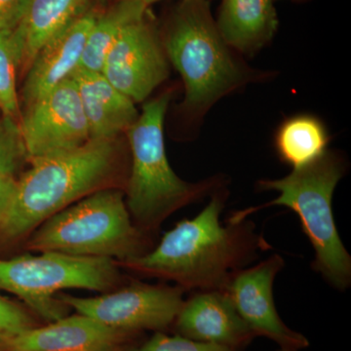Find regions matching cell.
<instances>
[{
  "label": "cell",
  "instance_id": "6da1fadb",
  "mask_svg": "<svg viewBox=\"0 0 351 351\" xmlns=\"http://www.w3.org/2000/svg\"><path fill=\"white\" fill-rule=\"evenodd\" d=\"M226 198L223 189L215 191L200 214L179 221L154 250L126 265L147 276L173 279L182 288L223 290L235 272L255 260L258 250L269 248L250 221L221 223Z\"/></svg>",
  "mask_w": 351,
  "mask_h": 351
},
{
  "label": "cell",
  "instance_id": "7a4b0ae2",
  "mask_svg": "<svg viewBox=\"0 0 351 351\" xmlns=\"http://www.w3.org/2000/svg\"><path fill=\"white\" fill-rule=\"evenodd\" d=\"M162 43L168 61L184 80L182 110L197 121L219 99L262 76L232 54L207 0H182L166 27Z\"/></svg>",
  "mask_w": 351,
  "mask_h": 351
},
{
  "label": "cell",
  "instance_id": "3957f363",
  "mask_svg": "<svg viewBox=\"0 0 351 351\" xmlns=\"http://www.w3.org/2000/svg\"><path fill=\"white\" fill-rule=\"evenodd\" d=\"M117 160L115 140H90L71 151L31 161V168L17 179L0 234L22 239L53 215L104 189Z\"/></svg>",
  "mask_w": 351,
  "mask_h": 351
},
{
  "label": "cell",
  "instance_id": "277c9868",
  "mask_svg": "<svg viewBox=\"0 0 351 351\" xmlns=\"http://www.w3.org/2000/svg\"><path fill=\"white\" fill-rule=\"evenodd\" d=\"M346 171L345 159L327 151L314 162L293 169L276 180H261L262 191H276V199L237 212L228 219L232 223L245 221L254 212L269 206H284L299 216L302 232L313 245V269L326 282L339 291L351 283V257L341 241L332 212V195Z\"/></svg>",
  "mask_w": 351,
  "mask_h": 351
},
{
  "label": "cell",
  "instance_id": "5b68a950",
  "mask_svg": "<svg viewBox=\"0 0 351 351\" xmlns=\"http://www.w3.org/2000/svg\"><path fill=\"white\" fill-rule=\"evenodd\" d=\"M171 98L172 92L167 91L147 101L126 132L132 156L127 208L138 225L147 230L180 208L223 188L221 178L188 182L171 167L164 144V120Z\"/></svg>",
  "mask_w": 351,
  "mask_h": 351
},
{
  "label": "cell",
  "instance_id": "8992f818",
  "mask_svg": "<svg viewBox=\"0 0 351 351\" xmlns=\"http://www.w3.org/2000/svg\"><path fill=\"white\" fill-rule=\"evenodd\" d=\"M29 250L119 258L145 254L142 232L132 223L124 195L101 189L46 219L32 232Z\"/></svg>",
  "mask_w": 351,
  "mask_h": 351
},
{
  "label": "cell",
  "instance_id": "52a82bcc",
  "mask_svg": "<svg viewBox=\"0 0 351 351\" xmlns=\"http://www.w3.org/2000/svg\"><path fill=\"white\" fill-rule=\"evenodd\" d=\"M119 279L114 260L60 252L0 260V289L18 295L46 322L66 315L69 307L54 298L66 289L106 292Z\"/></svg>",
  "mask_w": 351,
  "mask_h": 351
},
{
  "label": "cell",
  "instance_id": "ba28073f",
  "mask_svg": "<svg viewBox=\"0 0 351 351\" xmlns=\"http://www.w3.org/2000/svg\"><path fill=\"white\" fill-rule=\"evenodd\" d=\"M182 294V288L134 284L98 297L62 295L58 299L106 326L138 335L172 327L184 302Z\"/></svg>",
  "mask_w": 351,
  "mask_h": 351
},
{
  "label": "cell",
  "instance_id": "9c48e42d",
  "mask_svg": "<svg viewBox=\"0 0 351 351\" xmlns=\"http://www.w3.org/2000/svg\"><path fill=\"white\" fill-rule=\"evenodd\" d=\"M19 126L29 162L71 151L91 140L80 94L71 77L25 107Z\"/></svg>",
  "mask_w": 351,
  "mask_h": 351
},
{
  "label": "cell",
  "instance_id": "30bf717a",
  "mask_svg": "<svg viewBox=\"0 0 351 351\" xmlns=\"http://www.w3.org/2000/svg\"><path fill=\"white\" fill-rule=\"evenodd\" d=\"M169 73L162 38L147 12L124 27L101 71L108 82L134 103L147 100Z\"/></svg>",
  "mask_w": 351,
  "mask_h": 351
},
{
  "label": "cell",
  "instance_id": "8fae6325",
  "mask_svg": "<svg viewBox=\"0 0 351 351\" xmlns=\"http://www.w3.org/2000/svg\"><path fill=\"white\" fill-rule=\"evenodd\" d=\"M284 265L283 258L274 254L235 272L223 291L256 337L274 341L280 350L301 351L308 348V339L283 322L274 299V280Z\"/></svg>",
  "mask_w": 351,
  "mask_h": 351
},
{
  "label": "cell",
  "instance_id": "7c38bea8",
  "mask_svg": "<svg viewBox=\"0 0 351 351\" xmlns=\"http://www.w3.org/2000/svg\"><path fill=\"white\" fill-rule=\"evenodd\" d=\"M137 337L76 313L3 339L0 351H110Z\"/></svg>",
  "mask_w": 351,
  "mask_h": 351
},
{
  "label": "cell",
  "instance_id": "4fadbf2b",
  "mask_svg": "<svg viewBox=\"0 0 351 351\" xmlns=\"http://www.w3.org/2000/svg\"><path fill=\"white\" fill-rule=\"evenodd\" d=\"M172 327L182 338L239 350L257 338L223 290L197 291L182 302Z\"/></svg>",
  "mask_w": 351,
  "mask_h": 351
},
{
  "label": "cell",
  "instance_id": "5bb4252c",
  "mask_svg": "<svg viewBox=\"0 0 351 351\" xmlns=\"http://www.w3.org/2000/svg\"><path fill=\"white\" fill-rule=\"evenodd\" d=\"M99 14L88 9L38 51L27 68L21 93L25 107L71 77L80 66L88 34Z\"/></svg>",
  "mask_w": 351,
  "mask_h": 351
},
{
  "label": "cell",
  "instance_id": "9a60e30c",
  "mask_svg": "<svg viewBox=\"0 0 351 351\" xmlns=\"http://www.w3.org/2000/svg\"><path fill=\"white\" fill-rule=\"evenodd\" d=\"M80 94L91 140H115L138 114L135 103L101 73L76 69L71 75Z\"/></svg>",
  "mask_w": 351,
  "mask_h": 351
},
{
  "label": "cell",
  "instance_id": "2e32d148",
  "mask_svg": "<svg viewBox=\"0 0 351 351\" xmlns=\"http://www.w3.org/2000/svg\"><path fill=\"white\" fill-rule=\"evenodd\" d=\"M216 25L228 47L253 54L274 38L278 18L274 0H223Z\"/></svg>",
  "mask_w": 351,
  "mask_h": 351
},
{
  "label": "cell",
  "instance_id": "e0dca14e",
  "mask_svg": "<svg viewBox=\"0 0 351 351\" xmlns=\"http://www.w3.org/2000/svg\"><path fill=\"white\" fill-rule=\"evenodd\" d=\"M91 0H29L18 25L24 47L23 66L29 68L41 47L89 9Z\"/></svg>",
  "mask_w": 351,
  "mask_h": 351
},
{
  "label": "cell",
  "instance_id": "ac0fdd59",
  "mask_svg": "<svg viewBox=\"0 0 351 351\" xmlns=\"http://www.w3.org/2000/svg\"><path fill=\"white\" fill-rule=\"evenodd\" d=\"M329 135L317 117L300 114L279 126L274 138L277 156L293 169L314 162L328 151Z\"/></svg>",
  "mask_w": 351,
  "mask_h": 351
},
{
  "label": "cell",
  "instance_id": "d6986e66",
  "mask_svg": "<svg viewBox=\"0 0 351 351\" xmlns=\"http://www.w3.org/2000/svg\"><path fill=\"white\" fill-rule=\"evenodd\" d=\"M147 7L138 0H117L99 14L90 29L78 69L101 73L108 53L125 25L143 17Z\"/></svg>",
  "mask_w": 351,
  "mask_h": 351
},
{
  "label": "cell",
  "instance_id": "ffe728a7",
  "mask_svg": "<svg viewBox=\"0 0 351 351\" xmlns=\"http://www.w3.org/2000/svg\"><path fill=\"white\" fill-rule=\"evenodd\" d=\"M24 60V47L17 27L0 32V113L19 121L17 71Z\"/></svg>",
  "mask_w": 351,
  "mask_h": 351
},
{
  "label": "cell",
  "instance_id": "44dd1931",
  "mask_svg": "<svg viewBox=\"0 0 351 351\" xmlns=\"http://www.w3.org/2000/svg\"><path fill=\"white\" fill-rule=\"evenodd\" d=\"M27 161L19 121L0 113V174L16 176Z\"/></svg>",
  "mask_w": 351,
  "mask_h": 351
},
{
  "label": "cell",
  "instance_id": "7402d4cb",
  "mask_svg": "<svg viewBox=\"0 0 351 351\" xmlns=\"http://www.w3.org/2000/svg\"><path fill=\"white\" fill-rule=\"evenodd\" d=\"M140 351H243L216 345L193 341L174 335L169 336L164 332H156L149 341L140 346Z\"/></svg>",
  "mask_w": 351,
  "mask_h": 351
},
{
  "label": "cell",
  "instance_id": "603a6c76",
  "mask_svg": "<svg viewBox=\"0 0 351 351\" xmlns=\"http://www.w3.org/2000/svg\"><path fill=\"white\" fill-rule=\"evenodd\" d=\"M36 325L23 307L0 295V341Z\"/></svg>",
  "mask_w": 351,
  "mask_h": 351
},
{
  "label": "cell",
  "instance_id": "cb8c5ba5",
  "mask_svg": "<svg viewBox=\"0 0 351 351\" xmlns=\"http://www.w3.org/2000/svg\"><path fill=\"white\" fill-rule=\"evenodd\" d=\"M29 0H0V32L16 29L24 18Z\"/></svg>",
  "mask_w": 351,
  "mask_h": 351
},
{
  "label": "cell",
  "instance_id": "d4e9b609",
  "mask_svg": "<svg viewBox=\"0 0 351 351\" xmlns=\"http://www.w3.org/2000/svg\"><path fill=\"white\" fill-rule=\"evenodd\" d=\"M16 182V176L0 174V226L3 223L12 203Z\"/></svg>",
  "mask_w": 351,
  "mask_h": 351
},
{
  "label": "cell",
  "instance_id": "484cf974",
  "mask_svg": "<svg viewBox=\"0 0 351 351\" xmlns=\"http://www.w3.org/2000/svg\"><path fill=\"white\" fill-rule=\"evenodd\" d=\"M110 351H140V346L135 345L134 341H132V343H126V345L119 346V348Z\"/></svg>",
  "mask_w": 351,
  "mask_h": 351
},
{
  "label": "cell",
  "instance_id": "4316f807",
  "mask_svg": "<svg viewBox=\"0 0 351 351\" xmlns=\"http://www.w3.org/2000/svg\"><path fill=\"white\" fill-rule=\"evenodd\" d=\"M138 1H140L141 3L143 4V5H145V7H147V8H149V7L152 5V4L156 3V2L161 1V0H138Z\"/></svg>",
  "mask_w": 351,
  "mask_h": 351
},
{
  "label": "cell",
  "instance_id": "83f0119b",
  "mask_svg": "<svg viewBox=\"0 0 351 351\" xmlns=\"http://www.w3.org/2000/svg\"><path fill=\"white\" fill-rule=\"evenodd\" d=\"M277 351H291V350H280V348H279V350Z\"/></svg>",
  "mask_w": 351,
  "mask_h": 351
}]
</instances>
